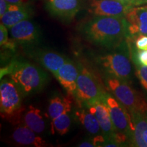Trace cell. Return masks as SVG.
Instances as JSON below:
<instances>
[{"label":"cell","mask_w":147,"mask_h":147,"mask_svg":"<svg viewBox=\"0 0 147 147\" xmlns=\"http://www.w3.org/2000/svg\"><path fill=\"white\" fill-rule=\"evenodd\" d=\"M22 93L12 80L3 79L0 84L1 115L8 118L21 113Z\"/></svg>","instance_id":"52a82bcc"},{"label":"cell","mask_w":147,"mask_h":147,"mask_svg":"<svg viewBox=\"0 0 147 147\" xmlns=\"http://www.w3.org/2000/svg\"><path fill=\"white\" fill-rule=\"evenodd\" d=\"M125 17L128 25L129 38L135 39L140 35H147V6L132 7Z\"/></svg>","instance_id":"30bf717a"},{"label":"cell","mask_w":147,"mask_h":147,"mask_svg":"<svg viewBox=\"0 0 147 147\" xmlns=\"http://www.w3.org/2000/svg\"><path fill=\"white\" fill-rule=\"evenodd\" d=\"M32 58L53 74L54 76L57 74L61 67L65 63L68 58H66L60 53L52 51L36 49L30 51Z\"/></svg>","instance_id":"7c38bea8"},{"label":"cell","mask_w":147,"mask_h":147,"mask_svg":"<svg viewBox=\"0 0 147 147\" xmlns=\"http://www.w3.org/2000/svg\"><path fill=\"white\" fill-rule=\"evenodd\" d=\"M87 108L96 117L100 125L103 136L106 140H113L116 133L115 129L110 118L109 110L104 101L95 103Z\"/></svg>","instance_id":"5bb4252c"},{"label":"cell","mask_w":147,"mask_h":147,"mask_svg":"<svg viewBox=\"0 0 147 147\" xmlns=\"http://www.w3.org/2000/svg\"><path fill=\"white\" fill-rule=\"evenodd\" d=\"M134 6L130 2L117 0H91L88 10L95 16L125 17L127 12Z\"/></svg>","instance_id":"ba28073f"},{"label":"cell","mask_w":147,"mask_h":147,"mask_svg":"<svg viewBox=\"0 0 147 147\" xmlns=\"http://www.w3.org/2000/svg\"><path fill=\"white\" fill-rule=\"evenodd\" d=\"M78 146L80 147H95V146L93 140H92V142H90V141H84V142L80 143Z\"/></svg>","instance_id":"4316f807"},{"label":"cell","mask_w":147,"mask_h":147,"mask_svg":"<svg viewBox=\"0 0 147 147\" xmlns=\"http://www.w3.org/2000/svg\"><path fill=\"white\" fill-rule=\"evenodd\" d=\"M73 95L68 93L64 97L55 96L52 97L48 106V114L51 121L54 120L62 114L69 113L71 110Z\"/></svg>","instance_id":"e0dca14e"},{"label":"cell","mask_w":147,"mask_h":147,"mask_svg":"<svg viewBox=\"0 0 147 147\" xmlns=\"http://www.w3.org/2000/svg\"><path fill=\"white\" fill-rule=\"evenodd\" d=\"M81 33L90 43L110 50L129 38L125 17L95 16L82 25Z\"/></svg>","instance_id":"6da1fadb"},{"label":"cell","mask_w":147,"mask_h":147,"mask_svg":"<svg viewBox=\"0 0 147 147\" xmlns=\"http://www.w3.org/2000/svg\"><path fill=\"white\" fill-rule=\"evenodd\" d=\"M134 123V133L130 146L136 147H146L142 134L147 129V119L146 113H131Z\"/></svg>","instance_id":"ac0fdd59"},{"label":"cell","mask_w":147,"mask_h":147,"mask_svg":"<svg viewBox=\"0 0 147 147\" xmlns=\"http://www.w3.org/2000/svg\"><path fill=\"white\" fill-rule=\"evenodd\" d=\"M3 74H9L23 95L40 91L49 80L46 71L34 64L25 61H14L7 68L1 69Z\"/></svg>","instance_id":"7a4b0ae2"},{"label":"cell","mask_w":147,"mask_h":147,"mask_svg":"<svg viewBox=\"0 0 147 147\" xmlns=\"http://www.w3.org/2000/svg\"><path fill=\"white\" fill-rule=\"evenodd\" d=\"M78 76L75 97L80 106L86 108L104 100L106 92L94 75L81 63H78Z\"/></svg>","instance_id":"8992f818"},{"label":"cell","mask_w":147,"mask_h":147,"mask_svg":"<svg viewBox=\"0 0 147 147\" xmlns=\"http://www.w3.org/2000/svg\"><path fill=\"white\" fill-rule=\"evenodd\" d=\"M25 125L36 134H41L46 129V123L41 110L34 106H29L23 117Z\"/></svg>","instance_id":"d6986e66"},{"label":"cell","mask_w":147,"mask_h":147,"mask_svg":"<svg viewBox=\"0 0 147 147\" xmlns=\"http://www.w3.org/2000/svg\"><path fill=\"white\" fill-rule=\"evenodd\" d=\"M14 41L23 45H36L40 40L41 32L36 25L29 20H23L10 29Z\"/></svg>","instance_id":"9c48e42d"},{"label":"cell","mask_w":147,"mask_h":147,"mask_svg":"<svg viewBox=\"0 0 147 147\" xmlns=\"http://www.w3.org/2000/svg\"><path fill=\"white\" fill-rule=\"evenodd\" d=\"M9 3L5 0H0V17H2L6 11L8 10Z\"/></svg>","instance_id":"d4e9b609"},{"label":"cell","mask_w":147,"mask_h":147,"mask_svg":"<svg viewBox=\"0 0 147 147\" xmlns=\"http://www.w3.org/2000/svg\"><path fill=\"white\" fill-rule=\"evenodd\" d=\"M76 119L80 124L91 135H102V131L100 125L95 116L91 113L89 110L80 109L75 113ZM103 135V134H102Z\"/></svg>","instance_id":"ffe728a7"},{"label":"cell","mask_w":147,"mask_h":147,"mask_svg":"<svg viewBox=\"0 0 147 147\" xmlns=\"http://www.w3.org/2000/svg\"><path fill=\"white\" fill-rule=\"evenodd\" d=\"M7 2L11 4H25L29 0H5Z\"/></svg>","instance_id":"484cf974"},{"label":"cell","mask_w":147,"mask_h":147,"mask_svg":"<svg viewBox=\"0 0 147 147\" xmlns=\"http://www.w3.org/2000/svg\"><path fill=\"white\" fill-rule=\"evenodd\" d=\"M36 134L26 125H21L17 127L12 132V138L16 143L24 146H51L50 144Z\"/></svg>","instance_id":"9a60e30c"},{"label":"cell","mask_w":147,"mask_h":147,"mask_svg":"<svg viewBox=\"0 0 147 147\" xmlns=\"http://www.w3.org/2000/svg\"><path fill=\"white\" fill-rule=\"evenodd\" d=\"M31 11L25 4H9L6 12L1 17V22L8 29L30 17Z\"/></svg>","instance_id":"2e32d148"},{"label":"cell","mask_w":147,"mask_h":147,"mask_svg":"<svg viewBox=\"0 0 147 147\" xmlns=\"http://www.w3.org/2000/svg\"><path fill=\"white\" fill-rule=\"evenodd\" d=\"M146 119H147V111L146 112Z\"/></svg>","instance_id":"f546056e"},{"label":"cell","mask_w":147,"mask_h":147,"mask_svg":"<svg viewBox=\"0 0 147 147\" xmlns=\"http://www.w3.org/2000/svg\"><path fill=\"white\" fill-rule=\"evenodd\" d=\"M78 73V66L75 65L69 59H67L55 76L67 93L74 96L77 89Z\"/></svg>","instance_id":"4fadbf2b"},{"label":"cell","mask_w":147,"mask_h":147,"mask_svg":"<svg viewBox=\"0 0 147 147\" xmlns=\"http://www.w3.org/2000/svg\"><path fill=\"white\" fill-rule=\"evenodd\" d=\"M47 9L51 15L68 23L78 13L80 5L78 0H47Z\"/></svg>","instance_id":"8fae6325"},{"label":"cell","mask_w":147,"mask_h":147,"mask_svg":"<svg viewBox=\"0 0 147 147\" xmlns=\"http://www.w3.org/2000/svg\"><path fill=\"white\" fill-rule=\"evenodd\" d=\"M104 102L109 110L110 118L115 129L113 140L121 146H130L134 133V123L131 114L110 93H106Z\"/></svg>","instance_id":"277c9868"},{"label":"cell","mask_w":147,"mask_h":147,"mask_svg":"<svg viewBox=\"0 0 147 147\" xmlns=\"http://www.w3.org/2000/svg\"><path fill=\"white\" fill-rule=\"evenodd\" d=\"M71 125L70 116L68 113L62 114L54 120L51 121V129L53 133L55 131L61 136L65 135L69 131Z\"/></svg>","instance_id":"44dd1931"},{"label":"cell","mask_w":147,"mask_h":147,"mask_svg":"<svg viewBox=\"0 0 147 147\" xmlns=\"http://www.w3.org/2000/svg\"><path fill=\"white\" fill-rule=\"evenodd\" d=\"M8 42V28L2 23H1V25H0V45L2 47L6 45Z\"/></svg>","instance_id":"cb8c5ba5"},{"label":"cell","mask_w":147,"mask_h":147,"mask_svg":"<svg viewBox=\"0 0 147 147\" xmlns=\"http://www.w3.org/2000/svg\"><path fill=\"white\" fill-rule=\"evenodd\" d=\"M97 63L104 73L129 83L134 76V63L131 58L127 40H125L112 53L97 57Z\"/></svg>","instance_id":"3957f363"},{"label":"cell","mask_w":147,"mask_h":147,"mask_svg":"<svg viewBox=\"0 0 147 147\" xmlns=\"http://www.w3.org/2000/svg\"><path fill=\"white\" fill-rule=\"evenodd\" d=\"M134 44L139 50H147V36L146 35H140L136 38Z\"/></svg>","instance_id":"603a6c76"},{"label":"cell","mask_w":147,"mask_h":147,"mask_svg":"<svg viewBox=\"0 0 147 147\" xmlns=\"http://www.w3.org/2000/svg\"><path fill=\"white\" fill-rule=\"evenodd\" d=\"M117 1H124V2H130L133 4L134 6L136 5V0H117Z\"/></svg>","instance_id":"83f0119b"},{"label":"cell","mask_w":147,"mask_h":147,"mask_svg":"<svg viewBox=\"0 0 147 147\" xmlns=\"http://www.w3.org/2000/svg\"><path fill=\"white\" fill-rule=\"evenodd\" d=\"M106 87L113 96L131 114L136 112L146 113L147 102L144 97L132 88L129 82L104 73Z\"/></svg>","instance_id":"5b68a950"},{"label":"cell","mask_w":147,"mask_h":147,"mask_svg":"<svg viewBox=\"0 0 147 147\" xmlns=\"http://www.w3.org/2000/svg\"><path fill=\"white\" fill-rule=\"evenodd\" d=\"M144 3H147V0H136V5L143 4Z\"/></svg>","instance_id":"f1b7e54d"},{"label":"cell","mask_w":147,"mask_h":147,"mask_svg":"<svg viewBox=\"0 0 147 147\" xmlns=\"http://www.w3.org/2000/svg\"><path fill=\"white\" fill-rule=\"evenodd\" d=\"M136 75L138 78L143 89L147 93V66L137 63H134Z\"/></svg>","instance_id":"7402d4cb"}]
</instances>
